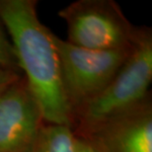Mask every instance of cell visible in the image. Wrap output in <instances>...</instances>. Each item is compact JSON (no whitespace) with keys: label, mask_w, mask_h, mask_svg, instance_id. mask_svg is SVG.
I'll list each match as a JSON object with an SVG mask.
<instances>
[{"label":"cell","mask_w":152,"mask_h":152,"mask_svg":"<svg viewBox=\"0 0 152 152\" xmlns=\"http://www.w3.org/2000/svg\"><path fill=\"white\" fill-rule=\"evenodd\" d=\"M63 92L72 113L96 98L110 83L130 50H93L53 36Z\"/></svg>","instance_id":"obj_4"},{"label":"cell","mask_w":152,"mask_h":152,"mask_svg":"<svg viewBox=\"0 0 152 152\" xmlns=\"http://www.w3.org/2000/svg\"><path fill=\"white\" fill-rule=\"evenodd\" d=\"M98 152H152L151 98L85 132Z\"/></svg>","instance_id":"obj_6"},{"label":"cell","mask_w":152,"mask_h":152,"mask_svg":"<svg viewBox=\"0 0 152 152\" xmlns=\"http://www.w3.org/2000/svg\"><path fill=\"white\" fill-rule=\"evenodd\" d=\"M22 77V73L19 70L0 66V93L3 92L8 86Z\"/></svg>","instance_id":"obj_9"},{"label":"cell","mask_w":152,"mask_h":152,"mask_svg":"<svg viewBox=\"0 0 152 152\" xmlns=\"http://www.w3.org/2000/svg\"><path fill=\"white\" fill-rule=\"evenodd\" d=\"M66 24L67 41L93 50H126L136 28L114 0H77L58 11Z\"/></svg>","instance_id":"obj_3"},{"label":"cell","mask_w":152,"mask_h":152,"mask_svg":"<svg viewBox=\"0 0 152 152\" xmlns=\"http://www.w3.org/2000/svg\"><path fill=\"white\" fill-rule=\"evenodd\" d=\"M0 66L20 71L13 45L10 39L6 37L1 22H0Z\"/></svg>","instance_id":"obj_8"},{"label":"cell","mask_w":152,"mask_h":152,"mask_svg":"<svg viewBox=\"0 0 152 152\" xmlns=\"http://www.w3.org/2000/svg\"><path fill=\"white\" fill-rule=\"evenodd\" d=\"M30 152H98L89 138L71 126L45 124Z\"/></svg>","instance_id":"obj_7"},{"label":"cell","mask_w":152,"mask_h":152,"mask_svg":"<svg viewBox=\"0 0 152 152\" xmlns=\"http://www.w3.org/2000/svg\"><path fill=\"white\" fill-rule=\"evenodd\" d=\"M44 124L22 75L0 93V152H30Z\"/></svg>","instance_id":"obj_5"},{"label":"cell","mask_w":152,"mask_h":152,"mask_svg":"<svg viewBox=\"0 0 152 152\" xmlns=\"http://www.w3.org/2000/svg\"><path fill=\"white\" fill-rule=\"evenodd\" d=\"M36 0H0V22L7 31L18 67L45 124L73 126L63 92L53 36L39 19Z\"/></svg>","instance_id":"obj_1"},{"label":"cell","mask_w":152,"mask_h":152,"mask_svg":"<svg viewBox=\"0 0 152 152\" xmlns=\"http://www.w3.org/2000/svg\"><path fill=\"white\" fill-rule=\"evenodd\" d=\"M151 81V29L137 27L126 60L108 86L74 114L72 129L85 132L141 105L150 98Z\"/></svg>","instance_id":"obj_2"}]
</instances>
